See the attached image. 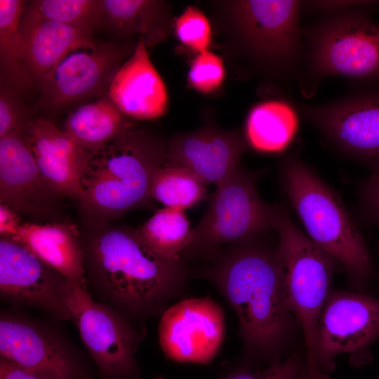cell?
Masks as SVG:
<instances>
[{
	"mask_svg": "<svg viewBox=\"0 0 379 379\" xmlns=\"http://www.w3.org/2000/svg\"><path fill=\"white\" fill-rule=\"evenodd\" d=\"M85 227L81 243L85 284L91 295L131 322L164 312L185 280L183 262L162 258L128 226L105 222Z\"/></svg>",
	"mask_w": 379,
	"mask_h": 379,
	"instance_id": "obj_1",
	"label": "cell"
},
{
	"mask_svg": "<svg viewBox=\"0 0 379 379\" xmlns=\"http://www.w3.org/2000/svg\"><path fill=\"white\" fill-rule=\"evenodd\" d=\"M214 254V262L201 274L234 310L246 351L253 356L272 355L284 342L293 317L284 294L276 247L257 238Z\"/></svg>",
	"mask_w": 379,
	"mask_h": 379,
	"instance_id": "obj_2",
	"label": "cell"
},
{
	"mask_svg": "<svg viewBox=\"0 0 379 379\" xmlns=\"http://www.w3.org/2000/svg\"><path fill=\"white\" fill-rule=\"evenodd\" d=\"M166 147L167 141L132 121L115 140L91 152L79 202L84 225L110 222L150 206L152 180Z\"/></svg>",
	"mask_w": 379,
	"mask_h": 379,
	"instance_id": "obj_3",
	"label": "cell"
},
{
	"mask_svg": "<svg viewBox=\"0 0 379 379\" xmlns=\"http://www.w3.org/2000/svg\"><path fill=\"white\" fill-rule=\"evenodd\" d=\"M280 172L284 189L308 238L346 270L358 289H363L373 277L375 267L341 199L295 155L283 158Z\"/></svg>",
	"mask_w": 379,
	"mask_h": 379,
	"instance_id": "obj_4",
	"label": "cell"
},
{
	"mask_svg": "<svg viewBox=\"0 0 379 379\" xmlns=\"http://www.w3.org/2000/svg\"><path fill=\"white\" fill-rule=\"evenodd\" d=\"M217 3L230 41L255 68L276 79H286L297 72L304 52L299 18L302 1Z\"/></svg>",
	"mask_w": 379,
	"mask_h": 379,
	"instance_id": "obj_5",
	"label": "cell"
},
{
	"mask_svg": "<svg viewBox=\"0 0 379 379\" xmlns=\"http://www.w3.org/2000/svg\"><path fill=\"white\" fill-rule=\"evenodd\" d=\"M274 230L278 236L276 253L284 297L303 333L307 379H329L317 368L316 343L319 318L338 262L304 234L279 205Z\"/></svg>",
	"mask_w": 379,
	"mask_h": 379,
	"instance_id": "obj_6",
	"label": "cell"
},
{
	"mask_svg": "<svg viewBox=\"0 0 379 379\" xmlns=\"http://www.w3.org/2000/svg\"><path fill=\"white\" fill-rule=\"evenodd\" d=\"M372 12L354 9L326 15L302 29L310 76L379 81V25Z\"/></svg>",
	"mask_w": 379,
	"mask_h": 379,
	"instance_id": "obj_7",
	"label": "cell"
},
{
	"mask_svg": "<svg viewBox=\"0 0 379 379\" xmlns=\"http://www.w3.org/2000/svg\"><path fill=\"white\" fill-rule=\"evenodd\" d=\"M258 178L239 165L217 185L185 252L212 254L222 245L255 239L274 230L278 205L260 199Z\"/></svg>",
	"mask_w": 379,
	"mask_h": 379,
	"instance_id": "obj_8",
	"label": "cell"
},
{
	"mask_svg": "<svg viewBox=\"0 0 379 379\" xmlns=\"http://www.w3.org/2000/svg\"><path fill=\"white\" fill-rule=\"evenodd\" d=\"M55 319L0 314V358L46 379H93L81 351Z\"/></svg>",
	"mask_w": 379,
	"mask_h": 379,
	"instance_id": "obj_9",
	"label": "cell"
},
{
	"mask_svg": "<svg viewBox=\"0 0 379 379\" xmlns=\"http://www.w3.org/2000/svg\"><path fill=\"white\" fill-rule=\"evenodd\" d=\"M72 321L102 379H133L140 334L131 321L110 305L95 300L85 283L67 279Z\"/></svg>",
	"mask_w": 379,
	"mask_h": 379,
	"instance_id": "obj_10",
	"label": "cell"
},
{
	"mask_svg": "<svg viewBox=\"0 0 379 379\" xmlns=\"http://www.w3.org/2000/svg\"><path fill=\"white\" fill-rule=\"evenodd\" d=\"M379 336V298L361 292L331 291L317 328L316 364L328 377L334 359L349 354L352 365L372 360L370 347Z\"/></svg>",
	"mask_w": 379,
	"mask_h": 379,
	"instance_id": "obj_11",
	"label": "cell"
},
{
	"mask_svg": "<svg viewBox=\"0 0 379 379\" xmlns=\"http://www.w3.org/2000/svg\"><path fill=\"white\" fill-rule=\"evenodd\" d=\"M302 118L348 156L379 166V89L354 92L319 105L294 102Z\"/></svg>",
	"mask_w": 379,
	"mask_h": 379,
	"instance_id": "obj_12",
	"label": "cell"
},
{
	"mask_svg": "<svg viewBox=\"0 0 379 379\" xmlns=\"http://www.w3.org/2000/svg\"><path fill=\"white\" fill-rule=\"evenodd\" d=\"M0 297L15 307L40 310L58 321H72L67 279L11 237L0 238Z\"/></svg>",
	"mask_w": 379,
	"mask_h": 379,
	"instance_id": "obj_13",
	"label": "cell"
},
{
	"mask_svg": "<svg viewBox=\"0 0 379 379\" xmlns=\"http://www.w3.org/2000/svg\"><path fill=\"white\" fill-rule=\"evenodd\" d=\"M158 333L161 348L168 359L180 363L208 364L224 340L223 310L208 298L182 300L162 312Z\"/></svg>",
	"mask_w": 379,
	"mask_h": 379,
	"instance_id": "obj_14",
	"label": "cell"
},
{
	"mask_svg": "<svg viewBox=\"0 0 379 379\" xmlns=\"http://www.w3.org/2000/svg\"><path fill=\"white\" fill-rule=\"evenodd\" d=\"M65 198L41 173L25 129L0 138V202L20 216L58 221Z\"/></svg>",
	"mask_w": 379,
	"mask_h": 379,
	"instance_id": "obj_15",
	"label": "cell"
},
{
	"mask_svg": "<svg viewBox=\"0 0 379 379\" xmlns=\"http://www.w3.org/2000/svg\"><path fill=\"white\" fill-rule=\"evenodd\" d=\"M126 53L124 48L102 44L91 53L67 55L40 83L41 106L60 108L107 93Z\"/></svg>",
	"mask_w": 379,
	"mask_h": 379,
	"instance_id": "obj_16",
	"label": "cell"
},
{
	"mask_svg": "<svg viewBox=\"0 0 379 379\" xmlns=\"http://www.w3.org/2000/svg\"><path fill=\"white\" fill-rule=\"evenodd\" d=\"M247 145L239 130L205 126L173 135L167 141L163 166L185 168L206 185H218L239 166Z\"/></svg>",
	"mask_w": 379,
	"mask_h": 379,
	"instance_id": "obj_17",
	"label": "cell"
},
{
	"mask_svg": "<svg viewBox=\"0 0 379 379\" xmlns=\"http://www.w3.org/2000/svg\"><path fill=\"white\" fill-rule=\"evenodd\" d=\"M25 130L38 168L47 183L64 198L79 202L81 176L90 153L51 120L33 119Z\"/></svg>",
	"mask_w": 379,
	"mask_h": 379,
	"instance_id": "obj_18",
	"label": "cell"
},
{
	"mask_svg": "<svg viewBox=\"0 0 379 379\" xmlns=\"http://www.w3.org/2000/svg\"><path fill=\"white\" fill-rule=\"evenodd\" d=\"M90 33L45 18L30 6L25 8L18 29V43L20 58L32 79L40 84L75 49H95L98 44Z\"/></svg>",
	"mask_w": 379,
	"mask_h": 379,
	"instance_id": "obj_19",
	"label": "cell"
},
{
	"mask_svg": "<svg viewBox=\"0 0 379 379\" xmlns=\"http://www.w3.org/2000/svg\"><path fill=\"white\" fill-rule=\"evenodd\" d=\"M107 95L128 118L150 120L166 112V87L142 39H139L131 57L115 74Z\"/></svg>",
	"mask_w": 379,
	"mask_h": 379,
	"instance_id": "obj_20",
	"label": "cell"
},
{
	"mask_svg": "<svg viewBox=\"0 0 379 379\" xmlns=\"http://www.w3.org/2000/svg\"><path fill=\"white\" fill-rule=\"evenodd\" d=\"M67 279L85 283L81 232L68 220L40 224L22 222L11 237Z\"/></svg>",
	"mask_w": 379,
	"mask_h": 379,
	"instance_id": "obj_21",
	"label": "cell"
},
{
	"mask_svg": "<svg viewBox=\"0 0 379 379\" xmlns=\"http://www.w3.org/2000/svg\"><path fill=\"white\" fill-rule=\"evenodd\" d=\"M103 20L116 34H139L146 47L164 41L172 26L168 4L154 0H102Z\"/></svg>",
	"mask_w": 379,
	"mask_h": 379,
	"instance_id": "obj_22",
	"label": "cell"
},
{
	"mask_svg": "<svg viewBox=\"0 0 379 379\" xmlns=\"http://www.w3.org/2000/svg\"><path fill=\"white\" fill-rule=\"evenodd\" d=\"M132 121L106 95L69 113L64 131L91 153L115 140Z\"/></svg>",
	"mask_w": 379,
	"mask_h": 379,
	"instance_id": "obj_23",
	"label": "cell"
},
{
	"mask_svg": "<svg viewBox=\"0 0 379 379\" xmlns=\"http://www.w3.org/2000/svg\"><path fill=\"white\" fill-rule=\"evenodd\" d=\"M295 107L291 102L270 100L250 111L246 125V138L258 151L277 152L292 140L298 128Z\"/></svg>",
	"mask_w": 379,
	"mask_h": 379,
	"instance_id": "obj_24",
	"label": "cell"
},
{
	"mask_svg": "<svg viewBox=\"0 0 379 379\" xmlns=\"http://www.w3.org/2000/svg\"><path fill=\"white\" fill-rule=\"evenodd\" d=\"M137 230L155 253L171 261L180 260L192 239V229L183 211L168 207L158 210Z\"/></svg>",
	"mask_w": 379,
	"mask_h": 379,
	"instance_id": "obj_25",
	"label": "cell"
},
{
	"mask_svg": "<svg viewBox=\"0 0 379 379\" xmlns=\"http://www.w3.org/2000/svg\"><path fill=\"white\" fill-rule=\"evenodd\" d=\"M24 9L23 1H0L1 69L10 86L17 91L27 89L32 81L19 49L18 29Z\"/></svg>",
	"mask_w": 379,
	"mask_h": 379,
	"instance_id": "obj_26",
	"label": "cell"
},
{
	"mask_svg": "<svg viewBox=\"0 0 379 379\" xmlns=\"http://www.w3.org/2000/svg\"><path fill=\"white\" fill-rule=\"evenodd\" d=\"M206 192V184L188 169L162 166L153 178L150 194L165 207L183 211L197 205Z\"/></svg>",
	"mask_w": 379,
	"mask_h": 379,
	"instance_id": "obj_27",
	"label": "cell"
},
{
	"mask_svg": "<svg viewBox=\"0 0 379 379\" xmlns=\"http://www.w3.org/2000/svg\"><path fill=\"white\" fill-rule=\"evenodd\" d=\"M29 6L45 18L88 32L103 20L102 1L39 0Z\"/></svg>",
	"mask_w": 379,
	"mask_h": 379,
	"instance_id": "obj_28",
	"label": "cell"
},
{
	"mask_svg": "<svg viewBox=\"0 0 379 379\" xmlns=\"http://www.w3.org/2000/svg\"><path fill=\"white\" fill-rule=\"evenodd\" d=\"M178 40L198 53L208 51L212 40L211 24L197 8L188 6L175 22Z\"/></svg>",
	"mask_w": 379,
	"mask_h": 379,
	"instance_id": "obj_29",
	"label": "cell"
},
{
	"mask_svg": "<svg viewBox=\"0 0 379 379\" xmlns=\"http://www.w3.org/2000/svg\"><path fill=\"white\" fill-rule=\"evenodd\" d=\"M225 68L222 60L213 52L199 53L192 60L187 81L190 87L202 93L216 90L222 83Z\"/></svg>",
	"mask_w": 379,
	"mask_h": 379,
	"instance_id": "obj_30",
	"label": "cell"
},
{
	"mask_svg": "<svg viewBox=\"0 0 379 379\" xmlns=\"http://www.w3.org/2000/svg\"><path fill=\"white\" fill-rule=\"evenodd\" d=\"M224 379H307L305 359L293 354L260 368H244Z\"/></svg>",
	"mask_w": 379,
	"mask_h": 379,
	"instance_id": "obj_31",
	"label": "cell"
},
{
	"mask_svg": "<svg viewBox=\"0 0 379 379\" xmlns=\"http://www.w3.org/2000/svg\"><path fill=\"white\" fill-rule=\"evenodd\" d=\"M33 119L11 86H2L0 93V138L25 129Z\"/></svg>",
	"mask_w": 379,
	"mask_h": 379,
	"instance_id": "obj_32",
	"label": "cell"
},
{
	"mask_svg": "<svg viewBox=\"0 0 379 379\" xmlns=\"http://www.w3.org/2000/svg\"><path fill=\"white\" fill-rule=\"evenodd\" d=\"M360 201L365 218L379 229V166L363 182Z\"/></svg>",
	"mask_w": 379,
	"mask_h": 379,
	"instance_id": "obj_33",
	"label": "cell"
},
{
	"mask_svg": "<svg viewBox=\"0 0 379 379\" xmlns=\"http://www.w3.org/2000/svg\"><path fill=\"white\" fill-rule=\"evenodd\" d=\"M378 1H302V8L321 12L326 15L349 11L354 9H366L374 11L378 6Z\"/></svg>",
	"mask_w": 379,
	"mask_h": 379,
	"instance_id": "obj_34",
	"label": "cell"
},
{
	"mask_svg": "<svg viewBox=\"0 0 379 379\" xmlns=\"http://www.w3.org/2000/svg\"><path fill=\"white\" fill-rule=\"evenodd\" d=\"M22 223L20 216L15 211L4 204H0L1 237H14Z\"/></svg>",
	"mask_w": 379,
	"mask_h": 379,
	"instance_id": "obj_35",
	"label": "cell"
},
{
	"mask_svg": "<svg viewBox=\"0 0 379 379\" xmlns=\"http://www.w3.org/2000/svg\"><path fill=\"white\" fill-rule=\"evenodd\" d=\"M0 379H46L0 358Z\"/></svg>",
	"mask_w": 379,
	"mask_h": 379,
	"instance_id": "obj_36",
	"label": "cell"
}]
</instances>
